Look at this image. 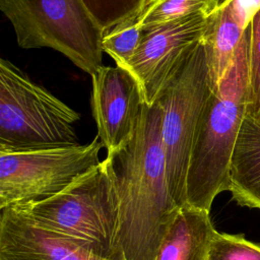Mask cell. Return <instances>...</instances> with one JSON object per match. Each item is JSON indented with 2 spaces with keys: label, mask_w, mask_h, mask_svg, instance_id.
<instances>
[{
  "label": "cell",
  "mask_w": 260,
  "mask_h": 260,
  "mask_svg": "<svg viewBox=\"0 0 260 260\" xmlns=\"http://www.w3.org/2000/svg\"><path fill=\"white\" fill-rule=\"evenodd\" d=\"M120 212V246L125 260H154L180 207L170 190L161 142V108L145 105L137 130L103 159Z\"/></svg>",
  "instance_id": "cell-1"
},
{
  "label": "cell",
  "mask_w": 260,
  "mask_h": 260,
  "mask_svg": "<svg viewBox=\"0 0 260 260\" xmlns=\"http://www.w3.org/2000/svg\"><path fill=\"white\" fill-rule=\"evenodd\" d=\"M248 106V35L211 90L200 115L186 181L187 204L210 212L214 198L229 191L230 168Z\"/></svg>",
  "instance_id": "cell-2"
},
{
  "label": "cell",
  "mask_w": 260,
  "mask_h": 260,
  "mask_svg": "<svg viewBox=\"0 0 260 260\" xmlns=\"http://www.w3.org/2000/svg\"><path fill=\"white\" fill-rule=\"evenodd\" d=\"M14 209L99 257L125 260L119 239V200L103 160L57 195Z\"/></svg>",
  "instance_id": "cell-3"
},
{
  "label": "cell",
  "mask_w": 260,
  "mask_h": 260,
  "mask_svg": "<svg viewBox=\"0 0 260 260\" xmlns=\"http://www.w3.org/2000/svg\"><path fill=\"white\" fill-rule=\"evenodd\" d=\"M80 115L9 60L0 59V151L78 144Z\"/></svg>",
  "instance_id": "cell-4"
},
{
  "label": "cell",
  "mask_w": 260,
  "mask_h": 260,
  "mask_svg": "<svg viewBox=\"0 0 260 260\" xmlns=\"http://www.w3.org/2000/svg\"><path fill=\"white\" fill-rule=\"evenodd\" d=\"M19 47L50 48L92 75L103 66L104 31L82 0H0Z\"/></svg>",
  "instance_id": "cell-5"
},
{
  "label": "cell",
  "mask_w": 260,
  "mask_h": 260,
  "mask_svg": "<svg viewBox=\"0 0 260 260\" xmlns=\"http://www.w3.org/2000/svg\"><path fill=\"white\" fill-rule=\"evenodd\" d=\"M210 92L205 49L201 42L156 100L161 108V142L169 186L179 207L187 204L186 181L192 146Z\"/></svg>",
  "instance_id": "cell-6"
},
{
  "label": "cell",
  "mask_w": 260,
  "mask_h": 260,
  "mask_svg": "<svg viewBox=\"0 0 260 260\" xmlns=\"http://www.w3.org/2000/svg\"><path fill=\"white\" fill-rule=\"evenodd\" d=\"M104 147L96 135L86 144L0 151V209L51 198L101 164Z\"/></svg>",
  "instance_id": "cell-7"
},
{
  "label": "cell",
  "mask_w": 260,
  "mask_h": 260,
  "mask_svg": "<svg viewBox=\"0 0 260 260\" xmlns=\"http://www.w3.org/2000/svg\"><path fill=\"white\" fill-rule=\"evenodd\" d=\"M211 14H193L143 30L128 69L152 105L181 65L202 42Z\"/></svg>",
  "instance_id": "cell-8"
},
{
  "label": "cell",
  "mask_w": 260,
  "mask_h": 260,
  "mask_svg": "<svg viewBox=\"0 0 260 260\" xmlns=\"http://www.w3.org/2000/svg\"><path fill=\"white\" fill-rule=\"evenodd\" d=\"M91 111L98 136L107 152L128 142L146 105L141 86L126 68L101 66L91 75Z\"/></svg>",
  "instance_id": "cell-9"
},
{
  "label": "cell",
  "mask_w": 260,
  "mask_h": 260,
  "mask_svg": "<svg viewBox=\"0 0 260 260\" xmlns=\"http://www.w3.org/2000/svg\"><path fill=\"white\" fill-rule=\"evenodd\" d=\"M0 260H108L14 208L0 209Z\"/></svg>",
  "instance_id": "cell-10"
},
{
  "label": "cell",
  "mask_w": 260,
  "mask_h": 260,
  "mask_svg": "<svg viewBox=\"0 0 260 260\" xmlns=\"http://www.w3.org/2000/svg\"><path fill=\"white\" fill-rule=\"evenodd\" d=\"M241 206L260 209V113L245 115L235 144L230 187Z\"/></svg>",
  "instance_id": "cell-11"
},
{
  "label": "cell",
  "mask_w": 260,
  "mask_h": 260,
  "mask_svg": "<svg viewBox=\"0 0 260 260\" xmlns=\"http://www.w3.org/2000/svg\"><path fill=\"white\" fill-rule=\"evenodd\" d=\"M249 23L232 0H223L211 13L202 40L211 90L229 70Z\"/></svg>",
  "instance_id": "cell-12"
},
{
  "label": "cell",
  "mask_w": 260,
  "mask_h": 260,
  "mask_svg": "<svg viewBox=\"0 0 260 260\" xmlns=\"http://www.w3.org/2000/svg\"><path fill=\"white\" fill-rule=\"evenodd\" d=\"M215 232L209 211L186 204L165 234L154 260H207Z\"/></svg>",
  "instance_id": "cell-13"
},
{
  "label": "cell",
  "mask_w": 260,
  "mask_h": 260,
  "mask_svg": "<svg viewBox=\"0 0 260 260\" xmlns=\"http://www.w3.org/2000/svg\"><path fill=\"white\" fill-rule=\"evenodd\" d=\"M223 0H146L130 19L142 30L193 14H211Z\"/></svg>",
  "instance_id": "cell-14"
},
{
  "label": "cell",
  "mask_w": 260,
  "mask_h": 260,
  "mask_svg": "<svg viewBox=\"0 0 260 260\" xmlns=\"http://www.w3.org/2000/svg\"><path fill=\"white\" fill-rule=\"evenodd\" d=\"M142 34L143 30L129 18L104 32L103 51L115 61L116 65L126 68L139 45Z\"/></svg>",
  "instance_id": "cell-15"
},
{
  "label": "cell",
  "mask_w": 260,
  "mask_h": 260,
  "mask_svg": "<svg viewBox=\"0 0 260 260\" xmlns=\"http://www.w3.org/2000/svg\"><path fill=\"white\" fill-rule=\"evenodd\" d=\"M82 2L103 31L106 32L134 16L146 0H82Z\"/></svg>",
  "instance_id": "cell-16"
},
{
  "label": "cell",
  "mask_w": 260,
  "mask_h": 260,
  "mask_svg": "<svg viewBox=\"0 0 260 260\" xmlns=\"http://www.w3.org/2000/svg\"><path fill=\"white\" fill-rule=\"evenodd\" d=\"M248 35V106L247 114L260 113V10L247 27Z\"/></svg>",
  "instance_id": "cell-17"
},
{
  "label": "cell",
  "mask_w": 260,
  "mask_h": 260,
  "mask_svg": "<svg viewBox=\"0 0 260 260\" xmlns=\"http://www.w3.org/2000/svg\"><path fill=\"white\" fill-rule=\"evenodd\" d=\"M207 260H260V244L248 241L243 235L216 231Z\"/></svg>",
  "instance_id": "cell-18"
}]
</instances>
